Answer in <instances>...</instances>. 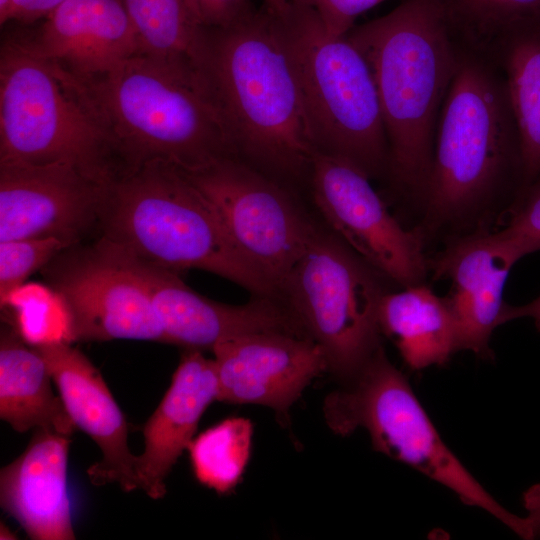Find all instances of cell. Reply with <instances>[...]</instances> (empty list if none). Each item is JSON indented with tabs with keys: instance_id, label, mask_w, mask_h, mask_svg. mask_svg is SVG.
Here are the masks:
<instances>
[{
	"instance_id": "obj_1",
	"label": "cell",
	"mask_w": 540,
	"mask_h": 540,
	"mask_svg": "<svg viewBox=\"0 0 540 540\" xmlns=\"http://www.w3.org/2000/svg\"><path fill=\"white\" fill-rule=\"evenodd\" d=\"M204 31V75L236 156L286 186L309 180L315 150L279 18L262 8Z\"/></svg>"
},
{
	"instance_id": "obj_2",
	"label": "cell",
	"mask_w": 540,
	"mask_h": 540,
	"mask_svg": "<svg viewBox=\"0 0 540 540\" xmlns=\"http://www.w3.org/2000/svg\"><path fill=\"white\" fill-rule=\"evenodd\" d=\"M446 0H404L346 36L368 62L389 145V174L422 198L440 111L460 54Z\"/></svg>"
},
{
	"instance_id": "obj_3",
	"label": "cell",
	"mask_w": 540,
	"mask_h": 540,
	"mask_svg": "<svg viewBox=\"0 0 540 540\" xmlns=\"http://www.w3.org/2000/svg\"><path fill=\"white\" fill-rule=\"evenodd\" d=\"M97 230L120 251L181 273L208 271L253 296L277 286L232 241L210 202L177 167L149 161L106 185Z\"/></svg>"
},
{
	"instance_id": "obj_4",
	"label": "cell",
	"mask_w": 540,
	"mask_h": 540,
	"mask_svg": "<svg viewBox=\"0 0 540 540\" xmlns=\"http://www.w3.org/2000/svg\"><path fill=\"white\" fill-rule=\"evenodd\" d=\"M77 78L124 171L155 160L193 171L236 156L210 89L200 78L142 53L104 73Z\"/></svg>"
},
{
	"instance_id": "obj_5",
	"label": "cell",
	"mask_w": 540,
	"mask_h": 540,
	"mask_svg": "<svg viewBox=\"0 0 540 540\" xmlns=\"http://www.w3.org/2000/svg\"><path fill=\"white\" fill-rule=\"evenodd\" d=\"M0 163L66 164L105 184L124 170L77 77L23 36L1 45Z\"/></svg>"
},
{
	"instance_id": "obj_6",
	"label": "cell",
	"mask_w": 540,
	"mask_h": 540,
	"mask_svg": "<svg viewBox=\"0 0 540 540\" xmlns=\"http://www.w3.org/2000/svg\"><path fill=\"white\" fill-rule=\"evenodd\" d=\"M514 155L518 138L504 83L479 60L460 55L421 198L425 232L480 219Z\"/></svg>"
},
{
	"instance_id": "obj_7",
	"label": "cell",
	"mask_w": 540,
	"mask_h": 540,
	"mask_svg": "<svg viewBox=\"0 0 540 540\" xmlns=\"http://www.w3.org/2000/svg\"><path fill=\"white\" fill-rule=\"evenodd\" d=\"M278 18L315 152L345 159L371 179L389 174L381 106L363 54L346 35L328 33L305 4L292 2Z\"/></svg>"
},
{
	"instance_id": "obj_8",
	"label": "cell",
	"mask_w": 540,
	"mask_h": 540,
	"mask_svg": "<svg viewBox=\"0 0 540 540\" xmlns=\"http://www.w3.org/2000/svg\"><path fill=\"white\" fill-rule=\"evenodd\" d=\"M323 413L335 434L346 436L364 428L375 450L449 488L464 504L487 511L521 538L531 539L525 517L498 503L446 446L383 347L326 396Z\"/></svg>"
},
{
	"instance_id": "obj_9",
	"label": "cell",
	"mask_w": 540,
	"mask_h": 540,
	"mask_svg": "<svg viewBox=\"0 0 540 540\" xmlns=\"http://www.w3.org/2000/svg\"><path fill=\"white\" fill-rule=\"evenodd\" d=\"M382 277L332 231L319 227L279 287L339 383L382 347L379 309L387 293Z\"/></svg>"
},
{
	"instance_id": "obj_10",
	"label": "cell",
	"mask_w": 540,
	"mask_h": 540,
	"mask_svg": "<svg viewBox=\"0 0 540 540\" xmlns=\"http://www.w3.org/2000/svg\"><path fill=\"white\" fill-rule=\"evenodd\" d=\"M181 171L213 206L237 248L279 290L319 229L291 190L238 156Z\"/></svg>"
},
{
	"instance_id": "obj_11",
	"label": "cell",
	"mask_w": 540,
	"mask_h": 540,
	"mask_svg": "<svg viewBox=\"0 0 540 540\" xmlns=\"http://www.w3.org/2000/svg\"><path fill=\"white\" fill-rule=\"evenodd\" d=\"M65 302L75 341L164 342L151 299L122 254L98 238L62 250L42 269Z\"/></svg>"
},
{
	"instance_id": "obj_12",
	"label": "cell",
	"mask_w": 540,
	"mask_h": 540,
	"mask_svg": "<svg viewBox=\"0 0 540 540\" xmlns=\"http://www.w3.org/2000/svg\"><path fill=\"white\" fill-rule=\"evenodd\" d=\"M353 163L315 152L309 186L330 231L383 277L404 287L422 284L429 269L418 231L406 230Z\"/></svg>"
},
{
	"instance_id": "obj_13",
	"label": "cell",
	"mask_w": 540,
	"mask_h": 540,
	"mask_svg": "<svg viewBox=\"0 0 540 540\" xmlns=\"http://www.w3.org/2000/svg\"><path fill=\"white\" fill-rule=\"evenodd\" d=\"M107 184L66 164L0 163V242L82 243L97 230Z\"/></svg>"
},
{
	"instance_id": "obj_14",
	"label": "cell",
	"mask_w": 540,
	"mask_h": 540,
	"mask_svg": "<svg viewBox=\"0 0 540 540\" xmlns=\"http://www.w3.org/2000/svg\"><path fill=\"white\" fill-rule=\"evenodd\" d=\"M115 249L143 283L161 324L163 343L185 350L212 351L220 342L250 333L282 332L307 337L281 298L253 296L242 305L217 302L192 290L180 273Z\"/></svg>"
},
{
	"instance_id": "obj_15",
	"label": "cell",
	"mask_w": 540,
	"mask_h": 540,
	"mask_svg": "<svg viewBox=\"0 0 540 540\" xmlns=\"http://www.w3.org/2000/svg\"><path fill=\"white\" fill-rule=\"evenodd\" d=\"M530 253L526 244L503 230L481 228L456 237L429 260L436 278L451 281L446 298L456 319L460 350L490 357L492 333L504 324L508 274Z\"/></svg>"
},
{
	"instance_id": "obj_16",
	"label": "cell",
	"mask_w": 540,
	"mask_h": 540,
	"mask_svg": "<svg viewBox=\"0 0 540 540\" xmlns=\"http://www.w3.org/2000/svg\"><path fill=\"white\" fill-rule=\"evenodd\" d=\"M212 352L218 401L269 407L283 420L313 379L327 372L318 344L289 333L241 335L218 343Z\"/></svg>"
},
{
	"instance_id": "obj_17",
	"label": "cell",
	"mask_w": 540,
	"mask_h": 540,
	"mask_svg": "<svg viewBox=\"0 0 540 540\" xmlns=\"http://www.w3.org/2000/svg\"><path fill=\"white\" fill-rule=\"evenodd\" d=\"M34 348L47 363L76 428L88 434L102 453V459L87 470L91 483H117L124 492L138 489L136 456L128 446V425L100 371L69 343Z\"/></svg>"
},
{
	"instance_id": "obj_18",
	"label": "cell",
	"mask_w": 540,
	"mask_h": 540,
	"mask_svg": "<svg viewBox=\"0 0 540 540\" xmlns=\"http://www.w3.org/2000/svg\"><path fill=\"white\" fill-rule=\"evenodd\" d=\"M23 38L37 54L77 77L104 73L140 53L121 0H66L34 36Z\"/></svg>"
},
{
	"instance_id": "obj_19",
	"label": "cell",
	"mask_w": 540,
	"mask_h": 540,
	"mask_svg": "<svg viewBox=\"0 0 540 540\" xmlns=\"http://www.w3.org/2000/svg\"><path fill=\"white\" fill-rule=\"evenodd\" d=\"M70 439L36 429L24 452L0 472V503L31 539L72 540L67 484Z\"/></svg>"
},
{
	"instance_id": "obj_20",
	"label": "cell",
	"mask_w": 540,
	"mask_h": 540,
	"mask_svg": "<svg viewBox=\"0 0 540 540\" xmlns=\"http://www.w3.org/2000/svg\"><path fill=\"white\" fill-rule=\"evenodd\" d=\"M217 397L214 359L206 358L202 351L185 350L169 388L144 425V450L135 460L138 489L152 499L165 496L166 477Z\"/></svg>"
},
{
	"instance_id": "obj_21",
	"label": "cell",
	"mask_w": 540,
	"mask_h": 540,
	"mask_svg": "<svg viewBox=\"0 0 540 540\" xmlns=\"http://www.w3.org/2000/svg\"><path fill=\"white\" fill-rule=\"evenodd\" d=\"M51 381L38 350L5 323L0 334V418L19 433L45 429L70 437L77 428Z\"/></svg>"
},
{
	"instance_id": "obj_22",
	"label": "cell",
	"mask_w": 540,
	"mask_h": 540,
	"mask_svg": "<svg viewBox=\"0 0 540 540\" xmlns=\"http://www.w3.org/2000/svg\"><path fill=\"white\" fill-rule=\"evenodd\" d=\"M379 326L414 370L445 364L460 350L456 319L446 296L436 295L423 283L386 293Z\"/></svg>"
},
{
	"instance_id": "obj_23",
	"label": "cell",
	"mask_w": 540,
	"mask_h": 540,
	"mask_svg": "<svg viewBox=\"0 0 540 540\" xmlns=\"http://www.w3.org/2000/svg\"><path fill=\"white\" fill-rule=\"evenodd\" d=\"M498 36L520 171L530 184L540 174V16L521 21Z\"/></svg>"
},
{
	"instance_id": "obj_24",
	"label": "cell",
	"mask_w": 540,
	"mask_h": 540,
	"mask_svg": "<svg viewBox=\"0 0 540 540\" xmlns=\"http://www.w3.org/2000/svg\"><path fill=\"white\" fill-rule=\"evenodd\" d=\"M133 24L140 53L207 82L205 31L185 0H121Z\"/></svg>"
},
{
	"instance_id": "obj_25",
	"label": "cell",
	"mask_w": 540,
	"mask_h": 540,
	"mask_svg": "<svg viewBox=\"0 0 540 540\" xmlns=\"http://www.w3.org/2000/svg\"><path fill=\"white\" fill-rule=\"evenodd\" d=\"M253 425L243 417H232L192 439L187 450L198 482L226 494L240 481L248 464Z\"/></svg>"
},
{
	"instance_id": "obj_26",
	"label": "cell",
	"mask_w": 540,
	"mask_h": 540,
	"mask_svg": "<svg viewBox=\"0 0 540 540\" xmlns=\"http://www.w3.org/2000/svg\"><path fill=\"white\" fill-rule=\"evenodd\" d=\"M0 304L5 323L28 345L74 342L68 308L49 285L24 283Z\"/></svg>"
},
{
	"instance_id": "obj_27",
	"label": "cell",
	"mask_w": 540,
	"mask_h": 540,
	"mask_svg": "<svg viewBox=\"0 0 540 540\" xmlns=\"http://www.w3.org/2000/svg\"><path fill=\"white\" fill-rule=\"evenodd\" d=\"M452 25L480 36L495 35L540 16V0H446Z\"/></svg>"
},
{
	"instance_id": "obj_28",
	"label": "cell",
	"mask_w": 540,
	"mask_h": 540,
	"mask_svg": "<svg viewBox=\"0 0 540 540\" xmlns=\"http://www.w3.org/2000/svg\"><path fill=\"white\" fill-rule=\"evenodd\" d=\"M71 245L57 238L0 242V301Z\"/></svg>"
},
{
	"instance_id": "obj_29",
	"label": "cell",
	"mask_w": 540,
	"mask_h": 540,
	"mask_svg": "<svg viewBox=\"0 0 540 540\" xmlns=\"http://www.w3.org/2000/svg\"><path fill=\"white\" fill-rule=\"evenodd\" d=\"M386 0H293L312 8L326 31L346 35L361 14Z\"/></svg>"
},
{
	"instance_id": "obj_30",
	"label": "cell",
	"mask_w": 540,
	"mask_h": 540,
	"mask_svg": "<svg viewBox=\"0 0 540 540\" xmlns=\"http://www.w3.org/2000/svg\"><path fill=\"white\" fill-rule=\"evenodd\" d=\"M502 230L526 244L531 253L540 250V182L529 188Z\"/></svg>"
},
{
	"instance_id": "obj_31",
	"label": "cell",
	"mask_w": 540,
	"mask_h": 540,
	"mask_svg": "<svg viewBox=\"0 0 540 540\" xmlns=\"http://www.w3.org/2000/svg\"><path fill=\"white\" fill-rule=\"evenodd\" d=\"M256 9L251 0H203L199 24L203 28H224L251 16Z\"/></svg>"
},
{
	"instance_id": "obj_32",
	"label": "cell",
	"mask_w": 540,
	"mask_h": 540,
	"mask_svg": "<svg viewBox=\"0 0 540 540\" xmlns=\"http://www.w3.org/2000/svg\"><path fill=\"white\" fill-rule=\"evenodd\" d=\"M64 1L66 0H12L7 22L29 24L44 19Z\"/></svg>"
},
{
	"instance_id": "obj_33",
	"label": "cell",
	"mask_w": 540,
	"mask_h": 540,
	"mask_svg": "<svg viewBox=\"0 0 540 540\" xmlns=\"http://www.w3.org/2000/svg\"><path fill=\"white\" fill-rule=\"evenodd\" d=\"M525 516L532 539L540 537V483L530 486L522 497Z\"/></svg>"
},
{
	"instance_id": "obj_34",
	"label": "cell",
	"mask_w": 540,
	"mask_h": 540,
	"mask_svg": "<svg viewBox=\"0 0 540 540\" xmlns=\"http://www.w3.org/2000/svg\"><path fill=\"white\" fill-rule=\"evenodd\" d=\"M529 317L532 318L540 330V296L533 300L532 302L521 305V306H511L507 305L504 313V323L517 319Z\"/></svg>"
},
{
	"instance_id": "obj_35",
	"label": "cell",
	"mask_w": 540,
	"mask_h": 540,
	"mask_svg": "<svg viewBox=\"0 0 540 540\" xmlns=\"http://www.w3.org/2000/svg\"><path fill=\"white\" fill-rule=\"evenodd\" d=\"M292 1L293 0H276L275 10L272 13V15H275L278 17L285 15L290 9Z\"/></svg>"
},
{
	"instance_id": "obj_36",
	"label": "cell",
	"mask_w": 540,
	"mask_h": 540,
	"mask_svg": "<svg viewBox=\"0 0 540 540\" xmlns=\"http://www.w3.org/2000/svg\"><path fill=\"white\" fill-rule=\"evenodd\" d=\"M185 1H186V4H187L189 10L191 11L192 15L194 16L195 20L199 23V15H200L203 0H185Z\"/></svg>"
},
{
	"instance_id": "obj_37",
	"label": "cell",
	"mask_w": 540,
	"mask_h": 540,
	"mask_svg": "<svg viewBox=\"0 0 540 540\" xmlns=\"http://www.w3.org/2000/svg\"><path fill=\"white\" fill-rule=\"evenodd\" d=\"M12 4V0H0V24L7 23L8 13Z\"/></svg>"
},
{
	"instance_id": "obj_38",
	"label": "cell",
	"mask_w": 540,
	"mask_h": 540,
	"mask_svg": "<svg viewBox=\"0 0 540 540\" xmlns=\"http://www.w3.org/2000/svg\"><path fill=\"white\" fill-rule=\"evenodd\" d=\"M1 539H11L14 538L13 533L9 531V529L6 526L1 525Z\"/></svg>"
}]
</instances>
